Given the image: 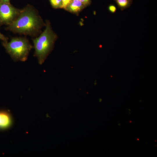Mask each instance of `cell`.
Returning a JSON list of instances; mask_svg holds the SVG:
<instances>
[{
  "label": "cell",
  "instance_id": "2",
  "mask_svg": "<svg viewBox=\"0 0 157 157\" xmlns=\"http://www.w3.org/2000/svg\"><path fill=\"white\" fill-rule=\"evenodd\" d=\"M45 26V29L40 35L33 39L35 50L34 56L37 58L40 65L44 62L52 50L57 37L48 21L46 22Z\"/></svg>",
  "mask_w": 157,
  "mask_h": 157
},
{
  "label": "cell",
  "instance_id": "6",
  "mask_svg": "<svg viewBox=\"0 0 157 157\" xmlns=\"http://www.w3.org/2000/svg\"><path fill=\"white\" fill-rule=\"evenodd\" d=\"M85 6L79 0H72L65 8L73 13H77L81 10Z\"/></svg>",
  "mask_w": 157,
  "mask_h": 157
},
{
  "label": "cell",
  "instance_id": "3",
  "mask_svg": "<svg viewBox=\"0 0 157 157\" xmlns=\"http://www.w3.org/2000/svg\"><path fill=\"white\" fill-rule=\"evenodd\" d=\"M2 45L7 52L14 61H25L27 60L32 46L24 37L12 38L10 41H3Z\"/></svg>",
  "mask_w": 157,
  "mask_h": 157
},
{
  "label": "cell",
  "instance_id": "9",
  "mask_svg": "<svg viewBox=\"0 0 157 157\" xmlns=\"http://www.w3.org/2000/svg\"><path fill=\"white\" fill-rule=\"evenodd\" d=\"M108 9L109 12L112 13H115L117 10V8L116 6L112 4H110L109 5Z\"/></svg>",
  "mask_w": 157,
  "mask_h": 157
},
{
  "label": "cell",
  "instance_id": "13",
  "mask_svg": "<svg viewBox=\"0 0 157 157\" xmlns=\"http://www.w3.org/2000/svg\"><path fill=\"white\" fill-rule=\"evenodd\" d=\"M10 0H0V1L7 3H10Z\"/></svg>",
  "mask_w": 157,
  "mask_h": 157
},
{
  "label": "cell",
  "instance_id": "5",
  "mask_svg": "<svg viewBox=\"0 0 157 157\" xmlns=\"http://www.w3.org/2000/svg\"><path fill=\"white\" fill-rule=\"evenodd\" d=\"M12 122L10 115L8 112L0 111V129H6L9 128L11 125Z\"/></svg>",
  "mask_w": 157,
  "mask_h": 157
},
{
  "label": "cell",
  "instance_id": "10",
  "mask_svg": "<svg viewBox=\"0 0 157 157\" xmlns=\"http://www.w3.org/2000/svg\"><path fill=\"white\" fill-rule=\"evenodd\" d=\"M62 8L65 9L67 6L70 3L72 0H62Z\"/></svg>",
  "mask_w": 157,
  "mask_h": 157
},
{
  "label": "cell",
  "instance_id": "12",
  "mask_svg": "<svg viewBox=\"0 0 157 157\" xmlns=\"http://www.w3.org/2000/svg\"><path fill=\"white\" fill-rule=\"evenodd\" d=\"M0 40L3 41H8V38L0 32Z\"/></svg>",
  "mask_w": 157,
  "mask_h": 157
},
{
  "label": "cell",
  "instance_id": "14",
  "mask_svg": "<svg viewBox=\"0 0 157 157\" xmlns=\"http://www.w3.org/2000/svg\"><path fill=\"white\" fill-rule=\"evenodd\" d=\"M131 0L133 1V0Z\"/></svg>",
  "mask_w": 157,
  "mask_h": 157
},
{
  "label": "cell",
  "instance_id": "15",
  "mask_svg": "<svg viewBox=\"0 0 157 157\" xmlns=\"http://www.w3.org/2000/svg\"></svg>",
  "mask_w": 157,
  "mask_h": 157
},
{
  "label": "cell",
  "instance_id": "8",
  "mask_svg": "<svg viewBox=\"0 0 157 157\" xmlns=\"http://www.w3.org/2000/svg\"><path fill=\"white\" fill-rule=\"evenodd\" d=\"M52 7L55 8H62V0H49Z\"/></svg>",
  "mask_w": 157,
  "mask_h": 157
},
{
  "label": "cell",
  "instance_id": "11",
  "mask_svg": "<svg viewBox=\"0 0 157 157\" xmlns=\"http://www.w3.org/2000/svg\"><path fill=\"white\" fill-rule=\"evenodd\" d=\"M81 3L85 6H87L90 4L91 0H79Z\"/></svg>",
  "mask_w": 157,
  "mask_h": 157
},
{
  "label": "cell",
  "instance_id": "7",
  "mask_svg": "<svg viewBox=\"0 0 157 157\" xmlns=\"http://www.w3.org/2000/svg\"><path fill=\"white\" fill-rule=\"evenodd\" d=\"M118 7L121 10L129 8L132 3L131 0H114Z\"/></svg>",
  "mask_w": 157,
  "mask_h": 157
},
{
  "label": "cell",
  "instance_id": "4",
  "mask_svg": "<svg viewBox=\"0 0 157 157\" xmlns=\"http://www.w3.org/2000/svg\"><path fill=\"white\" fill-rule=\"evenodd\" d=\"M21 10L10 3L0 1V26L10 24L17 17Z\"/></svg>",
  "mask_w": 157,
  "mask_h": 157
},
{
  "label": "cell",
  "instance_id": "1",
  "mask_svg": "<svg viewBox=\"0 0 157 157\" xmlns=\"http://www.w3.org/2000/svg\"><path fill=\"white\" fill-rule=\"evenodd\" d=\"M45 25L38 11L28 4L21 11L15 20L6 28L15 33L37 37Z\"/></svg>",
  "mask_w": 157,
  "mask_h": 157
}]
</instances>
